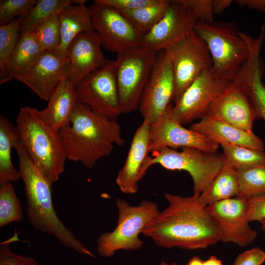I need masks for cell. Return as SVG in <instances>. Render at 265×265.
<instances>
[{"instance_id": "cell-40", "label": "cell", "mask_w": 265, "mask_h": 265, "mask_svg": "<svg viewBox=\"0 0 265 265\" xmlns=\"http://www.w3.org/2000/svg\"><path fill=\"white\" fill-rule=\"evenodd\" d=\"M120 12L136 10L155 2L157 0H99Z\"/></svg>"}, {"instance_id": "cell-46", "label": "cell", "mask_w": 265, "mask_h": 265, "mask_svg": "<svg viewBox=\"0 0 265 265\" xmlns=\"http://www.w3.org/2000/svg\"><path fill=\"white\" fill-rule=\"evenodd\" d=\"M259 222L261 225L262 229L265 231V219L260 220Z\"/></svg>"}, {"instance_id": "cell-42", "label": "cell", "mask_w": 265, "mask_h": 265, "mask_svg": "<svg viewBox=\"0 0 265 265\" xmlns=\"http://www.w3.org/2000/svg\"><path fill=\"white\" fill-rule=\"evenodd\" d=\"M233 1L231 0H213L212 7L214 14H219L222 13L228 8Z\"/></svg>"}, {"instance_id": "cell-31", "label": "cell", "mask_w": 265, "mask_h": 265, "mask_svg": "<svg viewBox=\"0 0 265 265\" xmlns=\"http://www.w3.org/2000/svg\"><path fill=\"white\" fill-rule=\"evenodd\" d=\"M72 3H74V0H37L28 14L22 18L21 32L31 30L40 23L59 14L63 8Z\"/></svg>"}, {"instance_id": "cell-27", "label": "cell", "mask_w": 265, "mask_h": 265, "mask_svg": "<svg viewBox=\"0 0 265 265\" xmlns=\"http://www.w3.org/2000/svg\"><path fill=\"white\" fill-rule=\"evenodd\" d=\"M239 184L237 171L225 160L223 167L210 186L199 195L201 204L207 207L213 203L237 197Z\"/></svg>"}, {"instance_id": "cell-12", "label": "cell", "mask_w": 265, "mask_h": 265, "mask_svg": "<svg viewBox=\"0 0 265 265\" xmlns=\"http://www.w3.org/2000/svg\"><path fill=\"white\" fill-rule=\"evenodd\" d=\"M175 79L170 56L165 50L157 53L148 80L143 90L139 105L143 120L151 125L172 105Z\"/></svg>"}, {"instance_id": "cell-3", "label": "cell", "mask_w": 265, "mask_h": 265, "mask_svg": "<svg viewBox=\"0 0 265 265\" xmlns=\"http://www.w3.org/2000/svg\"><path fill=\"white\" fill-rule=\"evenodd\" d=\"M24 184L29 222L37 230L54 236L63 246L93 258L95 255L58 216L53 207L52 183L35 164L20 141L15 147Z\"/></svg>"}, {"instance_id": "cell-44", "label": "cell", "mask_w": 265, "mask_h": 265, "mask_svg": "<svg viewBox=\"0 0 265 265\" xmlns=\"http://www.w3.org/2000/svg\"><path fill=\"white\" fill-rule=\"evenodd\" d=\"M203 261L198 257L194 256L191 258L186 265H203Z\"/></svg>"}, {"instance_id": "cell-18", "label": "cell", "mask_w": 265, "mask_h": 265, "mask_svg": "<svg viewBox=\"0 0 265 265\" xmlns=\"http://www.w3.org/2000/svg\"><path fill=\"white\" fill-rule=\"evenodd\" d=\"M245 39L249 47L248 57L231 81L236 82L243 89L258 118H262L265 121V85L262 81L264 69L260 56L265 34L260 33L255 38L247 35Z\"/></svg>"}, {"instance_id": "cell-43", "label": "cell", "mask_w": 265, "mask_h": 265, "mask_svg": "<svg viewBox=\"0 0 265 265\" xmlns=\"http://www.w3.org/2000/svg\"><path fill=\"white\" fill-rule=\"evenodd\" d=\"M203 265H223L221 260L214 256H210L207 260L203 261Z\"/></svg>"}, {"instance_id": "cell-34", "label": "cell", "mask_w": 265, "mask_h": 265, "mask_svg": "<svg viewBox=\"0 0 265 265\" xmlns=\"http://www.w3.org/2000/svg\"><path fill=\"white\" fill-rule=\"evenodd\" d=\"M43 51H57L61 42L58 14L35 26L31 30Z\"/></svg>"}, {"instance_id": "cell-30", "label": "cell", "mask_w": 265, "mask_h": 265, "mask_svg": "<svg viewBox=\"0 0 265 265\" xmlns=\"http://www.w3.org/2000/svg\"><path fill=\"white\" fill-rule=\"evenodd\" d=\"M170 3L171 0H157L146 6L121 13L143 35L149 32L161 19Z\"/></svg>"}, {"instance_id": "cell-35", "label": "cell", "mask_w": 265, "mask_h": 265, "mask_svg": "<svg viewBox=\"0 0 265 265\" xmlns=\"http://www.w3.org/2000/svg\"><path fill=\"white\" fill-rule=\"evenodd\" d=\"M37 0H0V24L4 25L14 20L19 16L26 15Z\"/></svg>"}, {"instance_id": "cell-41", "label": "cell", "mask_w": 265, "mask_h": 265, "mask_svg": "<svg viewBox=\"0 0 265 265\" xmlns=\"http://www.w3.org/2000/svg\"><path fill=\"white\" fill-rule=\"evenodd\" d=\"M239 6H246L261 12H265V0H236Z\"/></svg>"}, {"instance_id": "cell-17", "label": "cell", "mask_w": 265, "mask_h": 265, "mask_svg": "<svg viewBox=\"0 0 265 265\" xmlns=\"http://www.w3.org/2000/svg\"><path fill=\"white\" fill-rule=\"evenodd\" d=\"M70 70L68 56L56 51H44L28 72L14 79L26 85L41 99L48 101L62 79L68 78Z\"/></svg>"}, {"instance_id": "cell-36", "label": "cell", "mask_w": 265, "mask_h": 265, "mask_svg": "<svg viewBox=\"0 0 265 265\" xmlns=\"http://www.w3.org/2000/svg\"><path fill=\"white\" fill-rule=\"evenodd\" d=\"M18 239V234L15 233L10 238L0 243V265H39L35 259L17 254L11 250V243Z\"/></svg>"}, {"instance_id": "cell-8", "label": "cell", "mask_w": 265, "mask_h": 265, "mask_svg": "<svg viewBox=\"0 0 265 265\" xmlns=\"http://www.w3.org/2000/svg\"><path fill=\"white\" fill-rule=\"evenodd\" d=\"M157 53L139 45L117 53L113 66L122 114L138 108Z\"/></svg>"}, {"instance_id": "cell-25", "label": "cell", "mask_w": 265, "mask_h": 265, "mask_svg": "<svg viewBox=\"0 0 265 265\" xmlns=\"http://www.w3.org/2000/svg\"><path fill=\"white\" fill-rule=\"evenodd\" d=\"M20 141V136L16 126L6 117L0 116V186L18 181L19 170L13 166L11 151Z\"/></svg>"}, {"instance_id": "cell-38", "label": "cell", "mask_w": 265, "mask_h": 265, "mask_svg": "<svg viewBox=\"0 0 265 265\" xmlns=\"http://www.w3.org/2000/svg\"><path fill=\"white\" fill-rule=\"evenodd\" d=\"M246 206L249 222L265 219V194L248 199Z\"/></svg>"}, {"instance_id": "cell-29", "label": "cell", "mask_w": 265, "mask_h": 265, "mask_svg": "<svg viewBox=\"0 0 265 265\" xmlns=\"http://www.w3.org/2000/svg\"><path fill=\"white\" fill-rule=\"evenodd\" d=\"M226 161L237 171L265 164V152L221 141Z\"/></svg>"}, {"instance_id": "cell-11", "label": "cell", "mask_w": 265, "mask_h": 265, "mask_svg": "<svg viewBox=\"0 0 265 265\" xmlns=\"http://www.w3.org/2000/svg\"><path fill=\"white\" fill-rule=\"evenodd\" d=\"M78 100L94 112L116 120L122 114L113 61L92 73L76 86Z\"/></svg>"}, {"instance_id": "cell-28", "label": "cell", "mask_w": 265, "mask_h": 265, "mask_svg": "<svg viewBox=\"0 0 265 265\" xmlns=\"http://www.w3.org/2000/svg\"><path fill=\"white\" fill-rule=\"evenodd\" d=\"M22 17L0 26V83L11 80L9 64L19 39Z\"/></svg>"}, {"instance_id": "cell-22", "label": "cell", "mask_w": 265, "mask_h": 265, "mask_svg": "<svg viewBox=\"0 0 265 265\" xmlns=\"http://www.w3.org/2000/svg\"><path fill=\"white\" fill-rule=\"evenodd\" d=\"M189 129L218 143L223 141L264 151V143L253 132L238 128L212 114H206Z\"/></svg>"}, {"instance_id": "cell-7", "label": "cell", "mask_w": 265, "mask_h": 265, "mask_svg": "<svg viewBox=\"0 0 265 265\" xmlns=\"http://www.w3.org/2000/svg\"><path fill=\"white\" fill-rule=\"evenodd\" d=\"M118 218L114 230L104 233L97 240L99 255L110 257L120 250L133 251L141 248L143 242L138 236L145 226L159 212L158 204L148 200L131 206L120 198L116 199Z\"/></svg>"}, {"instance_id": "cell-24", "label": "cell", "mask_w": 265, "mask_h": 265, "mask_svg": "<svg viewBox=\"0 0 265 265\" xmlns=\"http://www.w3.org/2000/svg\"><path fill=\"white\" fill-rule=\"evenodd\" d=\"M61 42L56 52L67 56V48L81 33L93 30L89 7L85 4H71L58 14Z\"/></svg>"}, {"instance_id": "cell-10", "label": "cell", "mask_w": 265, "mask_h": 265, "mask_svg": "<svg viewBox=\"0 0 265 265\" xmlns=\"http://www.w3.org/2000/svg\"><path fill=\"white\" fill-rule=\"evenodd\" d=\"M89 9L93 29L107 51L118 53L141 45L142 34L119 10L99 0Z\"/></svg>"}, {"instance_id": "cell-4", "label": "cell", "mask_w": 265, "mask_h": 265, "mask_svg": "<svg viewBox=\"0 0 265 265\" xmlns=\"http://www.w3.org/2000/svg\"><path fill=\"white\" fill-rule=\"evenodd\" d=\"M20 140L35 164L53 184L64 171L67 158L59 132L43 120L40 110L20 108L16 118Z\"/></svg>"}, {"instance_id": "cell-21", "label": "cell", "mask_w": 265, "mask_h": 265, "mask_svg": "<svg viewBox=\"0 0 265 265\" xmlns=\"http://www.w3.org/2000/svg\"><path fill=\"white\" fill-rule=\"evenodd\" d=\"M151 124L143 120L132 137L125 161L119 171L116 183L122 192L135 193L142 179L141 171L149 151Z\"/></svg>"}, {"instance_id": "cell-26", "label": "cell", "mask_w": 265, "mask_h": 265, "mask_svg": "<svg viewBox=\"0 0 265 265\" xmlns=\"http://www.w3.org/2000/svg\"><path fill=\"white\" fill-rule=\"evenodd\" d=\"M43 51L30 30L22 33L10 61L11 80L28 72Z\"/></svg>"}, {"instance_id": "cell-39", "label": "cell", "mask_w": 265, "mask_h": 265, "mask_svg": "<svg viewBox=\"0 0 265 265\" xmlns=\"http://www.w3.org/2000/svg\"><path fill=\"white\" fill-rule=\"evenodd\" d=\"M265 261V252L256 247L239 254L233 265H262Z\"/></svg>"}, {"instance_id": "cell-6", "label": "cell", "mask_w": 265, "mask_h": 265, "mask_svg": "<svg viewBox=\"0 0 265 265\" xmlns=\"http://www.w3.org/2000/svg\"><path fill=\"white\" fill-rule=\"evenodd\" d=\"M180 151L164 148L153 152L145 160L141 171L142 178L150 167L159 164L170 170H184L191 176L193 194L200 195L218 174L225 162L223 153L209 152L193 147H183Z\"/></svg>"}, {"instance_id": "cell-19", "label": "cell", "mask_w": 265, "mask_h": 265, "mask_svg": "<svg viewBox=\"0 0 265 265\" xmlns=\"http://www.w3.org/2000/svg\"><path fill=\"white\" fill-rule=\"evenodd\" d=\"M98 33L94 30L80 33L67 48L70 61L68 79L75 86L107 62Z\"/></svg>"}, {"instance_id": "cell-5", "label": "cell", "mask_w": 265, "mask_h": 265, "mask_svg": "<svg viewBox=\"0 0 265 265\" xmlns=\"http://www.w3.org/2000/svg\"><path fill=\"white\" fill-rule=\"evenodd\" d=\"M194 31L206 43L212 69L219 78L231 81L249 55V47L237 25L224 21H197Z\"/></svg>"}, {"instance_id": "cell-32", "label": "cell", "mask_w": 265, "mask_h": 265, "mask_svg": "<svg viewBox=\"0 0 265 265\" xmlns=\"http://www.w3.org/2000/svg\"><path fill=\"white\" fill-rule=\"evenodd\" d=\"M239 191L237 197L247 200L265 194V164L237 171Z\"/></svg>"}, {"instance_id": "cell-2", "label": "cell", "mask_w": 265, "mask_h": 265, "mask_svg": "<svg viewBox=\"0 0 265 265\" xmlns=\"http://www.w3.org/2000/svg\"><path fill=\"white\" fill-rule=\"evenodd\" d=\"M68 159L92 168L109 155L114 145L125 144L121 127L78 101L68 123L59 131Z\"/></svg>"}, {"instance_id": "cell-13", "label": "cell", "mask_w": 265, "mask_h": 265, "mask_svg": "<svg viewBox=\"0 0 265 265\" xmlns=\"http://www.w3.org/2000/svg\"><path fill=\"white\" fill-rule=\"evenodd\" d=\"M230 82L217 77L212 67L205 70L174 103L175 118L182 125L200 119Z\"/></svg>"}, {"instance_id": "cell-9", "label": "cell", "mask_w": 265, "mask_h": 265, "mask_svg": "<svg viewBox=\"0 0 265 265\" xmlns=\"http://www.w3.org/2000/svg\"><path fill=\"white\" fill-rule=\"evenodd\" d=\"M165 50L174 75V104L203 72L212 67V60L206 43L194 30Z\"/></svg>"}, {"instance_id": "cell-23", "label": "cell", "mask_w": 265, "mask_h": 265, "mask_svg": "<svg viewBox=\"0 0 265 265\" xmlns=\"http://www.w3.org/2000/svg\"><path fill=\"white\" fill-rule=\"evenodd\" d=\"M46 108L40 110L43 120L59 132L69 121L78 102L76 86L67 78L62 79L52 92Z\"/></svg>"}, {"instance_id": "cell-45", "label": "cell", "mask_w": 265, "mask_h": 265, "mask_svg": "<svg viewBox=\"0 0 265 265\" xmlns=\"http://www.w3.org/2000/svg\"><path fill=\"white\" fill-rule=\"evenodd\" d=\"M159 265H178L176 263H168L164 261H161L159 263Z\"/></svg>"}, {"instance_id": "cell-14", "label": "cell", "mask_w": 265, "mask_h": 265, "mask_svg": "<svg viewBox=\"0 0 265 265\" xmlns=\"http://www.w3.org/2000/svg\"><path fill=\"white\" fill-rule=\"evenodd\" d=\"M171 105L151 125L149 151L164 148L193 147L209 152L217 151L219 144L215 140L190 129L184 128L174 117Z\"/></svg>"}, {"instance_id": "cell-16", "label": "cell", "mask_w": 265, "mask_h": 265, "mask_svg": "<svg viewBox=\"0 0 265 265\" xmlns=\"http://www.w3.org/2000/svg\"><path fill=\"white\" fill-rule=\"evenodd\" d=\"M197 19L179 0H171L161 19L142 35L141 45L154 52L166 50L194 30Z\"/></svg>"}, {"instance_id": "cell-37", "label": "cell", "mask_w": 265, "mask_h": 265, "mask_svg": "<svg viewBox=\"0 0 265 265\" xmlns=\"http://www.w3.org/2000/svg\"><path fill=\"white\" fill-rule=\"evenodd\" d=\"M188 8L198 21L211 23L214 21L212 0H179Z\"/></svg>"}, {"instance_id": "cell-33", "label": "cell", "mask_w": 265, "mask_h": 265, "mask_svg": "<svg viewBox=\"0 0 265 265\" xmlns=\"http://www.w3.org/2000/svg\"><path fill=\"white\" fill-rule=\"evenodd\" d=\"M0 227L20 221L23 211L14 186L11 183L0 186Z\"/></svg>"}, {"instance_id": "cell-15", "label": "cell", "mask_w": 265, "mask_h": 265, "mask_svg": "<svg viewBox=\"0 0 265 265\" xmlns=\"http://www.w3.org/2000/svg\"><path fill=\"white\" fill-rule=\"evenodd\" d=\"M246 201L236 197L206 207L220 232V242L245 247L256 238L257 232L249 224Z\"/></svg>"}, {"instance_id": "cell-1", "label": "cell", "mask_w": 265, "mask_h": 265, "mask_svg": "<svg viewBox=\"0 0 265 265\" xmlns=\"http://www.w3.org/2000/svg\"><path fill=\"white\" fill-rule=\"evenodd\" d=\"M168 206L144 227L142 234L165 248L203 249L220 241L221 233L199 195H165Z\"/></svg>"}, {"instance_id": "cell-20", "label": "cell", "mask_w": 265, "mask_h": 265, "mask_svg": "<svg viewBox=\"0 0 265 265\" xmlns=\"http://www.w3.org/2000/svg\"><path fill=\"white\" fill-rule=\"evenodd\" d=\"M207 113L248 132H253L254 122L259 118L245 91L233 81L212 104Z\"/></svg>"}]
</instances>
